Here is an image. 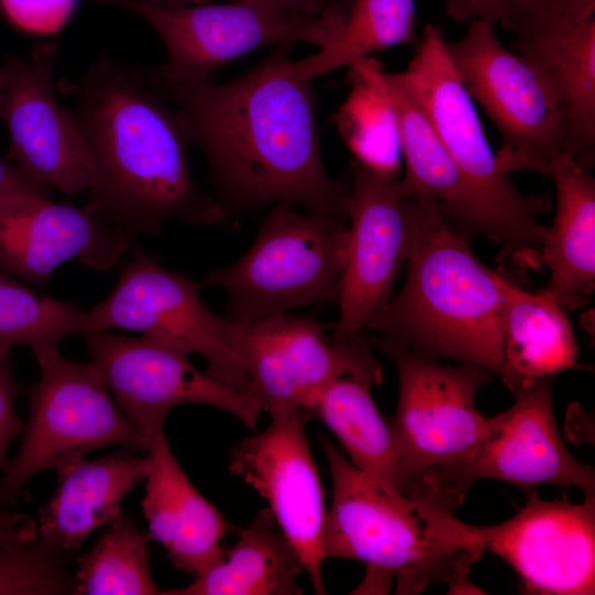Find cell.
<instances>
[{
	"label": "cell",
	"instance_id": "obj_17",
	"mask_svg": "<svg viewBox=\"0 0 595 595\" xmlns=\"http://www.w3.org/2000/svg\"><path fill=\"white\" fill-rule=\"evenodd\" d=\"M57 55L56 44L41 42L30 60L2 61L0 118L8 128L14 165L39 184L78 194L89 188L91 171L72 112L54 91Z\"/></svg>",
	"mask_w": 595,
	"mask_h": 595
},
{
	"label": "cell",
	"instance_id": "obj_23",
	"mask_svg": "<svg viewBox=\"0 0 595 595\" xmlns=\"http://www.w3.org/2000/svg\"><path fill=\"white\" fill-rule=\"evenodd\" d=\"M386 80L398 117L405 162V175L399 181L401 194L434 198L444 218L461 235L467 239L484 236L493 240V226L486 212L416 99L397 73H386Z\"/></svg>",
	"mask_w": 595,
	"mask_h": 595
},
{
	"label": "cell",
	"instance_id": "obj_22",
	"mask_svg": "<svg viewBox=\"0 0 595 595\" xmlns=\"http://www.w3.org/2000/svg\"><path fill=\"white\" fill-rule=\"evenodd\" d=\"M57 484L39 510L36 534L55 549L71 553L122 511L123 499L144 480L149 462L130 451L88 461L85 457L54 468Z\"/></svg>",
	"mask_w": 595,
	"mask_h": 595
},
{
	"label": "cell",
	"instance_id": "obj_34",
	"mask_svg": "<svg viewBox=\"0 0 595 595\" xmlns=\"http://www.w3.org/2000/svg\"><path fill=\"white\" fill-rule=\"evenodd\" d=\"M10 353L11 350H0V469H3L10 459L8 448L11 442L24 430V423L15 411L20 386L14 377Z\"/></svg>",
	"mask_w": 595,
	"mask_h": 595
},
{
	"label": "cell",
	"instance_id": "obj_11",
	"mask_svg": "<svg viewBox=\"0 0 595 595\" xmlns=\"http://www.w3.org/2000/svg\"><path fill=\"white\" fill-rule=\"evenodd\" d=\"M371 342L393 361L398 374L397 409L389 421L416 484L440 470L468 462L482 444L489 418L475 405L493 372L470 364H442L398 343Z\"/></svg>",
	"mask_w": 595,
	"mask_h": 595
},
{
	"label": "cell",
	"instance_id": "obj_28",
	"mask_svg": "<svg viewBox=\"0 0 595 595\" xmlns=\"http://www.w3.org/2000/svg\"><path fill=\"white\" fill-rule=\"evenodd\" d=\"M350 90L335 115V123L357 162L399 176L401 144L386 72L370 56L349 65Z\"/></svg>",
	"mask_w": 595,
	"mask_h": 595
},
{
	"label": "cell",
	"instance_id": "obj_27",
	"mask_svg": "<svg viewBox=\"0 0 595 595\" xmlns=\"http://www.w3.org/2000/svg\"><path fill=\"white\" fill-rule=\"evenodd\" d=\"M304 571L299 554L268 507L238 530L237 542L193 582L163 595H298Z\"/></svg>",
	"mask_w": 595,
	"mask_h": 595
},
{
	"label": "cell",
	"instance_id": "obj_32",
	"mask_svg": "<svg viewBox=\"0 0 595 595\" xmlns=\"http://www.w3.org/2000/svg\"><path fill=\"white\" fill-rule=\"evenodd\" d=\"M68 555L37 534L19 544H0V595L75 594V577L65 569Z\"/></svg>",
	"mask_w": 595,
	"mask_h": 595
},
{
	"label": "cell",
	"instance_id": "obj_16",
	"mask_svg": "<svg viewBox=\"0 0 595 595\" xmlns=\"http://www.w3.org/2000/svg\"><path fill=\"white\" fill-rule=\"evenodd\" d=\"M526 497L510 519L472 524L484 550L512 567L527 594H594L595 493L580 504L565 497L544 500L534 489Z\"/></svg>",
	"mask_w": 595,
	"mask_h": 595
},
{
	"label": "cell",
	"instance_id": "obj_20",
	"mask_svg": "<svg viewBox=\"0 0 595 595\" xmlns=\"http://www.w3.org/2000/svg\"><path fill=\"white\" fill-rule=\"evenodd\" d=\"M513 47L560 97L576 163L595 158V0H533L509 28Z\"/></svg>",
	"mask_w": 595,
	"mask_h": 595
},
{
	"label": "cell",
	"instance_id": "obj_15",
	"mask_svg": "<svg viewBox=\"0 0 595 595\" xmlns=\"http://www.w3.org/2000/svg\"><path fill=\"white\" fill-rule=\"evenodd\" d=\"M303 416L271 418L262 431L239 442L229 473L251 486L295 549L316 594H325L323 566L327 509Z\"/></svg>",
	"mask_w": 595,
	"mask_h": 595
},
{
	"label": "cell",
	"instance_id": "obj_7",
	"mask_svg": "<svg viewBox=\"0 0 595 595\" xmlns=\"http://www.w3.org/2000/svg\"><path fill=\"white\" fill-rule=\"evenodd\" d=\"M96 1L133 12L158 33L166 61L148 67L175 83L213 80L218 68L267 45L303 42L324 47L337 36L350 4L337 0L321 14H306L252 1L181 7L166 0Z\"/></svg>",
	"mask_w": 595,
	"mask_h": 595
},
{
	"label": "cell",
	"instance_id": "obj_33",
	"mask_svg": "<svg viewBox=\"0 0 595 595\" xmlns=\"http://www.w3.org/2000/svg\"><path fill=\"white\" fill-rule=\"evenodd\" d=\"M77 0H0L7 18L19 29L51 33L61 29L73 13Z\"/></svg>",
	"mask_w": 595,
	"mask_h": 595
},
{
	"label": "cell",
	"instance_id": "obj_26",
	"mask_svg": "<svg viewBox=\"0 0 595 595\" xmlns=\"http://www.w3.org/2000/svg\"><path fill=\"white\" fill-rule=\"evenodd\" d=\"M370 382L345 376L333 380L318 394L312 413L338 440L350 463L389 490L414 496L426 490L411 475L400 447L378 410Z\"/></svg>",
	"mask_w": 595,
	"mask_h": 595
},
{
	"label": "cell",
	"instance_id": "obj_18",
	"mask_svg": "<svg viewBox=\"0 0 595 595\" xmlns=\"http://www.w3.org/2000/svg\"><path fill=\"white\" fill-rule=\"evenodd\" d=\"M347 246L337 285L339 310L334 334L353 337L390 300L393 282L407 261L410 221L399 176L351 161Z\"/></svg>",
	"mask_w": 595,
	"mask_h": 595
},
{
	"label": "cell",
	"instance_id": "obj_21",
	"mask_svg": "<svg viewBox=\"0 0 595 595\" xmlns=\"http://www.w3.org/2000/svg\"><path fill=\"white\" fill-rule=\"evenodd\" d=\"M144 453L149 470L141 507L149 536L176 569L196 577L221 560L228 522L180 466L164 425L149 431Z\"/></svg>",
	"mask_w": 595,
	"mask_h": 595
},
{
	"label": "cell",
	"instance_id": "obj_31",
	"mask_svg": "<svg viewBox=\"0 0 595 595\" xmlns=\"http://www.w3.org/2000/svg\"><path fill=\"white\" fill-rule=\"evenodd\" d=\"M149 542L150 536L121 512L75 560V595L162 594L150 569Z\"/></svg>",
	"mask_w": 595,
	"mask_h": 595
},
{
	"label": "cell",
	"instance_id": "obj_12",
	"mask_svg": "<svg viewBox=\"0 0 595 595\" xmlns=\"http://www.w3.org/2000/svg\"><path fill=\"white\" fill-rule=\"evenodd\" d=\"M201 289L198 282L163 267L155 256L134 251L121 263L109 295L87 311L91 331L136 332L198 354L207 363V375L256 398L223 334L221 316L202 301Z\"/></svg>",
	"mask_w": 595,
	"mask_h": 595
},
{
	"label": "cell",
	"instance_id": "obj_24",
	"mask_svg": "<svg viewBox=\"0 0 595 595\" xmlns=\"http://www.w3.org/2000/svg\"><path fill=\"white\" fill-rule=\"evenodd\" d=\"M504 291L498 375L513 397L541 379L583 369L566 309L543 289L529 292L506 278Z\"/></svg>",
	"mask_w": 595,
	"mask_h": 595
},
{
	"label": "cell",
	"instance_id": "obj_29",
	"mask_svg": "<svg viewBox=\"0 0 595 595\" xmlns=\"http://www.w3.org/2000/svg\"><path fill=\"white\" fill-rule=\"evenodd\" d=\"M415 0H350L337 36L317 52L291 61L292 77L312 80L359 58L412 40Z\"/></svg>",
	"mask_w": 595,
	"mask_h": 595
},
{
	"label": "cell",
	"instance_id": "obj_19",
	"mask_svg": "<svg viewBox=\"0 0 595 595\" xmlns=\"http://www.w3.org/2000/svg\"><path fill=\"white\" fill-rule=\"evenodd\" d=\"M132 237L83 207L55 203L48 195L0 196V269L44 286L71 260L107 271L131 250Z\"/></svg>",
	"mask_w": 595,
	"mask_h": 595
},
{
	"label": "cell",
	"instance_id": "obj_6",
	"mask_svg": "<svg viewBox=\"0 0 595 595\" xmlns=\"http://www.w3.org/2000/svg\"><path fill=\"white\" fill-rule=\"evenodd\" d=\"M346 246V220L278 203L251 247L235 262L209 271L199 285L220 288L227 295L225 317L237 322L336 301Z\"/></svg>",
	"mask_w": 595,
	"mask_h": 595
},
{
	"label": "cell",
	"instance_id": "obj_30",
	"mask_svg": "<svg viewBox=\"0 0 595 595\" xmlns=\"http://www.w3.org/2000/svg\"><path fill=\"white\" fill-rule=\"evenodd\" d=\"M91 329L77 304L39 295L0 269V350L24 345L40 363L60 353L66 337Z\"/></svg>",
	"mask_w": 595,
	"mask_h": 595
},
{
	"label": "cell",
	"instance_id": "obj_35",
	"mask_svg": "<svg viewBox=\"0 0 595 595\" xmlns=\"http://www.w3.org/2000/svg\"><path fill=\"white\" fill-rule=\"evenodd\" d=\"M533 0H446V14L455 22L473 19L499 22L509 30L516 18Z\"/></svg>",
	"mask_w": 595,
	"mask_h": 595
},
{
	"label": "cell",
	"instance_id": "obj_25",
	"mask_svg": "<svg viewBox=\"0 0 595 595\" xmlns=\"http://www.w3.org/2000/svg\"><path fill=\"white\" fill-rule=\"evenodd\" d=\"M550 177L556 205L540 252V262L550 270L543 290L564 309H576L595 289V178L571 160L561 162Z\"/></svg>",
	"mask_w": 595,
	"mask_h": 595
},
{
	"label": "cell",
	"instance_id": "obj_9",
	"mask_svg": "<svg viewBox=\"0 0 595 595\" xmlns=\"http://www.w3.org/2000/svg\"><path fill=\"white\" fill-rule=\"evenodd\" d=\"M25 389L29 415L17 454L0 477V509L21 500L28 482L107 446L145 452L147 435L113 400L98 369L60 353L37 363Z\"/></svg>",
	"mask_w": 595,
	"mask_h": 595
},
{
	"label": "cell",
	"instance_id": "obj_2",
	"mask_svg": "<svg viewBox=\"0 0 595 595\" xmlns=\"http://www.w3.org/2000/svg\"><path fill=\"white\" fill-rule=\"evenodd\" d=\"M86 151L91 182L86 206L132 238L154 236L171 220L215 226L228 217L194 181L190 145L173 107L141 75L102 55L76 80L58 83Z\"/></svg>",
	"mask_w": 595,
	"mask_h": 595
},
{
	"label": "cell",
	"instance_id": "obj_10",
	"mask_svg": "<svg viewBox=\"0 0 595 595\" xmlns=\"http://www.w3.org/2000/svg\"><path fill=\"white\" fill-rule=\"evenodd\" d=\"M220 324L271 418L311 420L318 394L340 377L382 383V367L363 334L329 335L325 324L288 313L250 322L221 316Z\"/></svg>",
	"mask_w": 595,
	"mask_h": 595
},
{
	"label": "cell",
	"instance_id": "obj_38",
	"mask_svg": "<svg viewBox=\"0 0 595 595\" xmlns=\"http://www.w3.org/2000/svg\"><path fill=\"white\" fill-rule=\"evenodd\" d=\"M172 6H195L210 3L214 0H166ZM267 3L306 14H321L331 8L337 0H236Z\"/></svg>",
	"mask_w": 595,
	"mask_h": 595
},
{
	"label": "cell",
	"instance_id": "obj_3",
	"mask_svg": "<svg viewBox=\"0 0 595 595\" xmlns=\"http://www.w3.org/2000/svg\"><path fill=\"white\" fill-rule=\"evenodd\" d=\"M323 450L332 479L324 529L326 559L360 561L367 575L358 589L419 594L435 583L451 593L477 588L468 581L484 553L472 524L455 517L464 498L447 489L403 496L356 468L328 439Z\"/></svg>",
	"mask_w": 595,
	"mask_h": 595
},
{
	"label": "cell",
	"instance_id": "obj_39",
	"mask_svg": "<svg viewBox=\"0 0 595 595\" xmlns=\"http://www.w3.org/2000/svg\"><path fill=\"white\" fill-rule=\"evenodd\" d=\"M2 86H3V75H2L1 67H0V101H1Z\"/></svg>",
	"mask_w": 595,
	"mask_h": 595
},
{
	"label": "cell",
	"instance_id": "obj_8",
	"mask_svg": "<svg viewBox=\"0 0 595 595\" xmlns=\"http://www.w3.org/2000/svg\"><path fill=\"white\" fill-rule=\"evenodd\" d=\"M447 48L469 95L501 134L496 160L502 172L550 177L561 162L576 163L556 91L534 64L501 45L491 22L470 20L463 37L447 42Z\"/></svg>",
	"mask_w": 595,
	"mask_h": 595
},
{
	"label": "cell",
	"instance_id": "obj_36",
	"mask_svg": "<svg viewBox=\"0 0 595 595\" xmlns=\"http://www.w3.org/2000/svg\"><path fill=\"white\" fill-rule=\"evenodd\" d=\"M17 193L51 196L48 187L26 176L10 160L0 158V196Z\"/></svg>",
	"mask_w": 595,
	"mask_h": 595
},
{
	"label": "cell",
	"instance_id": "obj_37",
	"mask_svg": "<svg viewBox=\"0 0 595 595\" xmlns=\"http://www.w3.org/2000/svg\"><path fill=\"white\" fill-rule=\"evenodd\" d=\"M36 534V522L29 516L0 509V544L14 545Z\"/></svg>",
	"mask_w": 595,
	"mask_h": 595
},
{
	"label": "cell",
	"instance_id": "obj_4",
	"mask_svg": "<svg viewBox=\"0 0 595 595\" xmlns=\"http://www.w3.org/2000/svg\"><path fill=\"white\" fill-rule=\"evenodd\" d=\"M410 221L407 279L368 329L418 354L501 367L504 279L473 252L429 196L405 197Z\"/></svg>",
	"mask_w": 595,
	"mask_h": 595
},
{
	"label": "cell",
	"instance_id": "obj_14",
	"mask_svg": "<svg viewBox=\"0 0 595 595\" xmlns=\"http://www.w3.org/2000/svg\"><path fill=\"white\" fill-rule=\"evenodd\" d=\"M553 378L537 381L516 394L510 408L489 416L486 436L468 462L428 478L464 497L478 479L505 482L524 493L541 485L595 493L593 466L570 453L558 429Z\"/></svg>",
	"mask_w": 595,
	"mask_h": 595
},
{
	"label": "cell",
	"instance_id": "obj_1",
	"mask_svg": "<svg viewBox=\"0 0 595 595\" xmlns=\"http://www.w3.org/2000/svg\"><path fill=\"white\" fill-rule=\"evenodd\" d=\"M292 43L224 84L175 83L138 66L175 109L190 144L207 160L215 199L230 213L291 203L348 219L350 188L326 173L311 80L292 77Z\"/></svg>",
	"mask_w": 595,
	"mask_h": 595
},
{
	"label": "cell",
	"instance_id": "obj_5",
	"mask_svg": "<svg viewBox=\"0 0 595 595\" xmlns=\"http://www.w3.org/2000/svg\"><path fill=\"white\" fill-rule=\"evenodd\" d=\"M416 99L443 147L486 212L493 241L517 263H540L547 227L537 216L550 208L543 196L520 193L497 163L474 99L451 58L447 41L428 24L407 69L397 73Z\"/></svg>",
	"mask_w": 595,
	"mask_h": 595
},
{
	"label": "cell",
	"instance_id": "obj_13",
	"mask_svg": "<svg viewBox=\"0 0 595 595\" xmlns=\"http://www.w3.org/2000/svg\"><path fill=\"white\" fill-rule=\"evenodd\" d=\"M83 337L117 405L145 435L185 403L217 408L256 428L260 401L201 372L187 350L147 335L91 331Z\"/></svg>",
	"mask_w": 595,
	"mask_h": 595
}]
</instances>
